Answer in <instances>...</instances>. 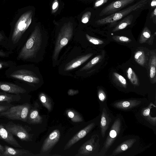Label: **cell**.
<instances>
[{
  "mask_svg": "<svg viewBox=\"0 0 156 156\" xmlns=\"http://www.w3.org/2000/svg\"><path fill=\"white\" fill-rule=\"evenodd\" d=\"M33 11L31 10L22 11L20 9L11 24L6 50L17 51L26 41V34L30 25Z\"/></svg>",
  "mask_w": 156,
  "mask_h": 156,
  "instance_id": "1",
  "label": "cell"
},
{
  "mask_svg": "<svg viewBox=\"0 0 156 156\" xmlns=\"http://www.w3.org/2000/svg\"><path fill=\"white\" fill-rule=\"evenodd\" d=\"M41 43V34L39 27L37 26L17 51V60L24 61L32 60L36 58Z\"/></svg>",
  "mask_w": 156,
  "mask_h": 156,
  "instance_id": "2",
  "label": "cell"
},
{
  "mask_svg": "<svg viewBox=\"0 0 156 156\" xmlns=\"http://www.w3.org/2000/svg\"><path fill=\"white\" fill-rule=\"evenodd\" d=\"M6 77L21 84L24 83L32 84H37L40 79L35 73L26 65H15L7 68L5 73Z\"/></svg>",
  "mask_w": 156,
  "mask_h": 156,
  "instance_id": "3",
  "label": "cell"
},
{
  "mask_svg": "<svg viewBox=\"0 0 156 156\" xmlns=\"http://www.w3.org/2000/svg\"><path fill=\"white\" fill-rule=\"evenodd\" d=\"M149 0H139L123 9L109 15L95 20L94 23L98 26L108 25L115 23L133 11L149 7Z\"/></svg>",
  "mask_w": 156,
  "mask_h": 156,
  "instance_id": "4",
  "label": "cell"
},
{
  "mask_svg": "<svg viewBox=\"0 0 156 156\" xmlns=\"http://www.w3.org/2000/svg\"><path fill=\"white\" fill-rule=\"evenodd\" d=\"M73 34V24L70 22L64 23L57 37L54 49L53 58L56 60L62 48L67 44Z\"/></svg>",
  "mask_w": 156,
  "mask_h": 156,
  "instance_id": "5",
  "label": "cell"
},
{
  "mask_svg": "<svg viewBox=\"0 0 156 156\" xmlns=\"http://www.w3.org/2000/svg\"><path fill=\"white\" fill-rule=\"evenodd\" d=\"M30 109L31 106L27 103L13 105L6 111L0 112V117L3 116L9 120L27 122Z\"/></svg>",
  "mask_w": 156,
  "mask_h": 156,
  "instance_id": "6",
  "label": "cell"
},
{
  "mask_svg": "<svg viewBox=\"0 0 156 156\" xmlns=\"http://www.w3.org/2000/svg\"><path fill=\"white\" fill-rule=\"evenodd\" d=\"M139 0H113L101 9L97 10L98 19L117 12Z\"/></svg>",
  "mask_w": 156,
  "mask_h": 156,
  "instance_id": "7",
  "label": "cell"
},
{
  "mask_svg": "<svg viewBox=\"0 0 156 156\" xmlns=\"http://www.w3.org/2000/svg\"><path fill=\"white\" fill-rule=\"evenodd\" d=\"M143 8L131 12L117 22L108 25L109 28L113 27L112 32H115L125 29L129 26L133 24L137 21L142 11L147 9Z\"/></svg>",
  "mask_w": 156,
  "mask_h": 156,
  "instance_id": "8",
  "label": "cell"
},
{
  "mask_svg": "<svg viewBox=\"0 0 156 156\" xmlns=\"http://www.w3.org/2000/svg\"><path fill=\"white\" fill-rule=\"evenodd\" d=\"M5 128L12 135L15 136L23 141H29L32 137L27 129L22 125L10 121L5 124Z\"/></svg>",
  "mask_w": 156,
  "mask_h": 156,
  "instance_id": "9",
  "label": "cell"
},
{
  "mask_svg": "<svg viewBox=\"0 0 156 156\" xmlns=\"http://www.w3.org/2000/svg\"><path fill=\"white\" fill-rule=\"evenodd\" d=\"M121 127V120L118 118L115 120L111 127L109 134L101 151L100 154L101 155H104L113 143L120 132Z\"/></svg>",
  "mask_w": 156,
  "mask_h": 156,
  "instance_id": "10",
  "label": "cell"
},
{
  "mask_svg": "<svg viewBox=\"0 0 156 156\" xmlns=\"http://www.w3.org/2000/svg\"><path fill=\"white\" fill-rule=\"evenodd\" d=\"M99 140L98 135H92L89 140L80 147L77 155H88L96 150H98L99 147Z\"/></svg>",
  "mask_w": 156,
  "mask_h": 156,
  "instance_id": "11",
  "label": "cell"
},
{
  "mask_svg": "<svg viewBox=\"0 0 156 156\" xmlns=\"http://www.w3.org/2000/svg\"><path fill=\"white\" fill-rule=\"evenodd\" d=\"M0 90L8 93L20 94L26 92V90L17 84L10 82L0 81Z\"/></svg>",
  "mask_w": 156,
  "mask_h": 156,
  "instance_id": "12",
  "label": "cell"
},
{
  "mask_svg": "<svg viewBox=\"0 0 156 156\" xmlns=\"http://www.w3.org/2000/svg\"><path fill=\"white\" fill-rule=\"evenodd\" d=\"M60 137V132L58 129L53 131L44 141L41 148L43 152L52 148L58 142Z\"/></svg>",
  "mask_w": 156,
  "mask_h": 156,
  "instance_id": "13",
  "label": "cell"
},
{
  "mask_svg": "<svg viewBox=\"0 0 156 156\" xmlns=\"http://www.w3.org/2000/svg\"><path fill=\"white\" fill-rule=\"evenodd\" d=\"M95 125V123H91L77 133L67 143L65 146L64 150L69 148L76 143L84 137L91 130Z\"/></svg>",
  "mask_w": 156,
  "mask_h": 156,
  "instance_id": "14",
  "label": "cell"
},
{
  "mask_svg": "<svg viewBox=\"0 0 156 156\" xmlns=\"http://www.w3.org/2000/svg\"><path fill=\"white\" fill-rule=\"evenodd\" d=\"M0 139L9 144L16 147H22L14 137L13 135L8 131L2 124L0 123Z\"/></svg>",
  "mask_w": 156,
  "mask_h": 156,
  "instance_id": "15",
  "label": "cell"
},
{
  "mask_svg": "<svg viewBox=\"0 0 156 156\" xmlns=\"http://www.w3.org/2000/svg\"><path fill=\"white\" fill-rule=\"evenodd\" d=\"M5 151L2 156H32L36 155L23 149L15 148L7 145L4 146Z\"/></svg>",
  "mask_w": 156,
  "mask_h": 156,
  "instance_id": "16",
  "label": "cell"
},
{
  "mask_svg": "<svg viewBox=\"0 0 156 156\" xmlns=\"http://www.w3.org/2000/svg\"><path fill=\"white\" fill-rule=\"evenodd\" d=\"M93 54L89 53L76 58L66 65L64 70L69 71L78 67L87 60Z\"/></svg>",
  "mask_w": 156,
  "mask_h": 156,
  "instance_id": "17",
  "label": "cell"
},
{
  "mask_svg": "<svg viewBox=\"0 0 156 156\" xmlns=\"http://www.w3.org/2000/svg\"><path fill=\"white\" fill-rule=\"evenodd\" d=\"M141 103V101L136 100L122 101L114 103L113 105L115 107L123 110H127L135 107Z\"/></svg>",
  "mask_w": 156,
  "mask_h": 156,
  "instance_id": "18",
  "label": "cell"
},
{
  "mask_svg": "<svg viewBox=\"0 0 156 156\" xmlns=\"http://www.w3.org/2000/svg\"><path fill=\"white\" fill-rule=\"evenodd\" d=\"M111 120L112 119L108 114L106 108H104L102 112L100 122L101 134L102 137H104L105 132Z\"/></svg>",
  "mask_w": 156,
  "mask_h": 156,
  "instance_id": "19",
  "label": "cell"
},
{
  "mask_svg": "<svg viewBox=\"0 0 156 156\" xmlns=\"http://www.w3.org/2000/svg\"><path fill=\"white\" fill-rule=\"evenodd\" d=\"M42 118L39 115L37 109L34 108L30 110L27 122L30 124H41Z\"/></svg>",
  "mask_w": 156,
  "mask_h": 156,
  "instance_id": "20",
  "label": "cell"
},
{
  "mask_svg": "<svg viewBox=\"0 0 156 156\" xmlns=\"http://www.w3.org/2000/svg\"><path fill=\"white\" fill-rule=\"evenodd\" d=\"M21 99L20 94L8 93L4 91H0V102L11 103L18 101Z\"/></svg>",
  "mask_w": 156,
  "mask_h": 156,
  "instance_id": "21",
  "label": "cell"
},
{
  "mask_svg": "<svg viewBox=\"0 0 156 156\" xmlns=\"http://www.w3.org/2000/svg\"><path fill=\"white\" fill-rule=\"evenodd\" d=\"M136 141L135 139H131L124 141L114 150L112 155H115L126 151L131 147Z\"/></svg>",
  "mask_w": 156,
  "mask_h": 156,
  "instance_id": "22",
  "label": "cell"
},
{
  "mask_svg": "<svg viewBox=\"0 0 156 156\" xmlns=\"http://www.w3.org/2000/svg\"><path fill=\"white\" fill-rule=\"evenodd\" d=\"M153 107L156 106L152 103H151L147 108H144L142 111V115L151 124L155 125L156 117H152L150 115V110Z\"/></svg>",
  "mask_w": 156,
  "mask_h": 156,
  "instance_id": "23",
  "label": "cell"
},
{
  "mask_svg": "<svg viewBox=\"0 0 156 156\" xmlns=\"http://www.w3.org/2000/svg\"><path fill=\"white\" fill-rule=\"evenodd\" d=\"M66 113L67 116L71 120L74 122H82L83 119L81 115L75 110L69 109L66 111Z\"/></svg>",
  "mask_w": 156,
  "mask_h": 156,
  "instance_id": "24",
  "label": "cell"
},
{
  "mask_svg": "<svg viewBox=\"0 0 156 156\" xmlns=\"http://www.w3.org/2000/svg\"><path fill=\"white\" fill-rule=\"evenodd\" d=\"M39 98L42 105L50 112L52 110V105L50 98L45 94L42 93L39 95Z\"/></svg>",
  "mask_w": 156,
  "mask_h": 156,
  "instance_id": "25",
  "label": "cell"
},
{
  "mask_svg": "<svg viewBox=\"0 0 156 156\" xmlns=\"http://www.w3.org/2000/svg\"><path fill=\"white\" fill-rule=\"evenodd\" d=\"M151 34L148 27L145 26L143 29L139 39L140 43H145L146 41L151 37Z\"/></svg>",
  "mask_w": 156,
  "mask_h": 156,
  "instance_id": "26",
  "label": "cell"
},
{
  "mask_svg": "<svg viewBox=\"0 0 156 156\" xmlns=\"http://www.w3.org/2000/svg\"><path fill=\"white\" fill-rule=\"evenodd\" d=\"M127 77L131 83L134 85H139V81L134 72L131 67H129L127 71Z\"/></svg>",
  "mask_w": 156,
  "mask_h": 156,
  "instance_id": "27",
  "label": "cell"
},
{
  "mask_svg": "<svg viewBox=\"0 0 156 156\" xmlns=\"http://www.w3.org/2000/svg\"><path fill=\"white\" fill-rule=\"evenodd\" d=\"M134 58L139 64L143 66L145 62V56L144 52L142 51H136L134 55Z\"/></svg>",
  "mask_w": 156,
  "mask_h": 156,
  "instance_id": "28",
  "label": "cell"
},
{
  "mask_svg": "<svg viewBox=\"0 0 156 156\" xmlns=\"http://www.w3.org/2000/svg\"><path fill=\"white\" fill-rule=\"evenodd\" d=\"M100 55H98L93 58L89 62L83 67L80 70V71L87 70L91 68L94 65L97 63L101 58Z\"/></svg>",
  "mask_w": 156,
  "mask_h": 156,
  "instance_id": "29",
  "label": "cell"
},
{
  "mask_svg": "<svg viewBox=\"0 0 156 156\" xmlns=\"http://www.w3.org/2000/svg\"><path fill=\"white\" fill-rule=\"evenodd\" d=\"M113 0H95L93 7L96 10L99 9L108 3Z\"/></svg>",
  "mask_w": 156,
  "mask_h": 156,
  "instance_id": "30",
  "label": "cell"
},
{
  "mask_svg": "<svg viewBox=\"0 0 156 156\" xmlns=\"http://www.w3.org/2000/svg\"><path fill=\"white\" fill-rule=\"evenodd\" d=\"M8 38L3 31L0 30V46L5 48L8 44Z\"/></svg>",
  "mask_w": 156,
  "mask_h": 156,
  "instance_id": "31",
  "label": "cell"
},
{
  "mask_svg": "<svg viewBox=\"0 0 156 156\" xmlns=\"http://www.w3.org/2000/svg\"><path fill=\"white\" fill-rule=\"evenodd\" d=\"M16 64L15 62L12 60L0 61V70L8 68Z\"/></svg>",
  "mask_w": 156,
  "mask_h": 156,
  "instance_id": "32",
  "label": "cell"
},
{
  "mask_svg": "<svg viewBox=\"0 0 156 156\" xmlns=\"http://www.w3.org/2000/svg\"><path fill=\"white\" fill-rule=\"evenodd\" d=\"M86 38L89 42L95 45H99L104 43L103 41L98 38L91 37L87 34H86Z\"/></svg>",
  "mask_w": 156,
  "mask_h": 156,
  "instance_id": "33",
  "label": "cell"
},
{
  "mask_svg": "<svg viewBox=\"0 0 156 156\" xmlns=\"http://www.w3.org/2000/svg\"><path fill=\"white\" fill-rule=\"evenodd\" d=\"M91 12L88 11L85 12L83 15L81 19V22L83 23H87L90 21L91 17Z\"/></svg>",
  "mask_w": 156,
  "mask_h": 156,
  "instance_id": "34",
  "label": "cell"
},
{
  "mask_svg": "<svg viewBox=\"0 0 156 156\" xmlns=\"http://www.w3.org/2000/svg\"><path fill=\"white\" fill-rule=\"evenodd\" d=\"M113 74L122 86L124 87H126V81L125 79L123 76L117 73H114Z\"/></svg>",
  "mask_w": 156,
  "mask_h": 156,
  "instance_id": "35",
  "label": "cell"
},
{
  "mask_svg": "<svg viewBox=\"0 0 156 156\" xmlns=\"http://www.w3.org/2000/svg\"><path fill=\"white\" fill-rule=\"evenodd\" d=\"M10 103L6 102H0V112L6 111L14 105Z\"/></svg>",
  "mask_w": 156,
  "mask_h": 156,
  "instance_id": "36",
  "label": "cell"
},
{
  "mask_svg": "<svg viewBox=\"0 0 156 156\" xmlns=\"http://www.w3.org/2000/svg\"><path fill=\"white\" fill-rule=\"evenodd\" d=\"M112 38L115 41L121 42H129L130 41V40L128 37L123 36H115Z\"/></svg>",
  "mask_w": 156,
  "mask_h": 156,
  "instance_id": "37",
  "label": "cell"
},
{
  "mask_svg": "<svg viewBox=\"0 0 156 156\" xmlns=\"http://www.w3.org/2000/svg\"><path fill=\"white\" fill-rule=\"evenodd\" d=\"M156 64H151L150 70V76L151 79L155 77L156 74Z\"/></svg>",
  "mask_w": 156,
  "mask_h": 156,
  "instance_id": "38",
  "label": "cell"
},
{
  "mask_svg": "<svg viewBox=\"0 0 156 156\" xmlns=\"http://www.w3.org/2000/svg\"><path fill=\"white\" fill-rule=\"evenodd\" d=\"M98 96L99 100L102 102L104 101L106 98V96L104 91L100 89L98 90Z\"/></svg>",
  "mask_w": 156,
  "mask_h": 156,
  "instance_id": "39",
  "label": "cell"
},
{
  "mask_svg": "<svg viewBox=\"0 0 156 156\" xmlns=\"http://www.w3.org/2000/svg\"><path fill=\"white\" fill-rule=\"evenodd\" d=\"M13 52L6 50L4 51L0 49V57L8 58L9 57L11 54L13 53Z\"/></svg>",
  "mask_w": 156,
  "mask_h": 156,
  "instance_id": "40",
  "label": "cell"
},
{
  "mask_svg": "<svg viewBox=\"0 0 156 156\" xmlns=\"http://www.w3.org/2000/svg\"><path fill=\"white\" fill-rule=\"evenodd\" d=\"M149 13L151 11L156 7V0H149L148 2Z\"/></svg>",
  "mask_w": 156,
  "mask_h": 156,
  "instance_id": "41",
  "label": "cell"
},
{
  "mask_svg": "<svg viewBox=\"0 0 156 156\" xmlns=\"http://www.w3.org/2000/svg\"><path fill=\"white\" fill-rule=\"evenodd\" d=\"M59 6V2L58 0H54L53 2L52 7V12H55L58 10Z\"/></svg>",
  "mask_w": 156,
  "mask_h": 156,
  "instance_id": "42",
  "label": "cell"
},
{
  "mask_svg": "<svg viewBox=\"0 0 156 156\" xmlns=\"http://www.w3.org/2000/svg\"><path fill=\"white\" fill-rule=\"evenodd\" d=\"M150 19L152 20L154 23L156 24V7L154 9L150 12Z\"/></svg>",
  "mask_w": 156,
  "mask_h": 156,
  "instance_id": "43",
  "label": "cell"
},
{
  "mask_svg": "<svg viewBox=\"0 0 156 156\" xmlns=\"http://www.w3.org/2000/svg\"><path fill=\"white\" fill-rule=\"evenodd\" d=\"M78 90H74L72 89H69L67 92L69 96H73L79 93Z\"/></svg>",
  "mask_w": 156,
  "mask_h": 156,
  "instance_id": "44",
  "label": "cell"
},
{
  "mask_svg": "<svg viewBox=\"0 0 156 156\" xmlns=\"http://www.w3.org/2000/svg\"><path fill=\"white\" fill-rule=\"evenodd\" d=\"M5 151V148L4 146V147L0 144V154L1 155V156H2Z\"/></svg>",
  "mask_w": 156,
  "mask_h": 156,
  "instance_id": "45",
  "label": "cell"
},
{
  "mask_svg": "<svg viewBox=\"0 0 156 156\" xmlns=\"http://www.w3.org/2000/svg\"><path fill=\"white\" fill-rule=\"evenodd\" d=\"M0 156H1V155L0 154Z\"/></svg>",
  "mask_w": 156,
  "mask_h": 156,
  "instance_id": "46",
  "label": "cell"
},
{
  "mask_svg": "<svg viewBox=\"0 0 156 156\" xmlns=\"http://www.w3.org/2000/svg\"><path fill=\"white\" fill-rule=\"evenodd\" d=\"M3 0L5 1V0Z\"/></svg>",
  "mask_w": 156,
  "mask_h": 156,
  "instance_id": "47",
  "label": "cell"
},
{
  "mask_svg": "<svg viewBox=\"0 0 156 156\" xmlns=\"http://www.w3.org/2000/svg\"><path fill=\"white\" fill-rule=\"evenodd\" d=\"M94 0V1L95 0Z\"/></svg>",
  "mask_w": 156,
  "mask_h": 156,
  "instance_id": "48",
  "label": "cell"
}]
</instances>
